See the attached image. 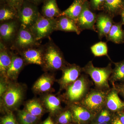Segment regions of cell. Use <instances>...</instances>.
I'll use <instances>...</instances> for the list:
<instances>
[{
  "label": "cell",
  "instance_id": "cell-16",
  "mask_svg": "<svg viewBox=\"0 0 124 124\" xmlns=\"http://www.w3.org/2000/svg\"><path fill=\"white\" fill-rule=\"evenodd\" d=\"M56 20L55 31L73 32L78 35L81 32L76 21L70 18L65 16H60L56 18Z\"/></svg>",
  "mask_w": 124,
  "mask_h": 124
},
{
  "label": "cell",
  "instance_id": "cell-11",
  "mask_svg": "<svg viewBox=\"0 0 124 124\" xmlns=\"http://www.w3.org/2000/svg\"><path fill=\"white\" fill-rule=\"evenodd\" d=\"M85 79L81 77L68 86L66 92L68 99L71 102L79 100L84 96L87 88Z\"/></svg>",
  "mask_w": 124,
  "mask_h": 124
},
{
  "label": "cell",
  "instance_id": "cell-21",
  "mask_svg": "<svg viewBox=\"0 0 124 124\" xmlns=\"http://www.w3.org/2000/svg\"><path fill=\"white\" fill-rule=\"evenodd\" d=\"M18 10L6 3L0 4V23L18 20Z\"/></svg>",
  "mask_w": 124,
  "mask_h": 124
},
{
  "label": "cell",
  "instance_id": "cell-44",
  "mask_svg": "<svg viewBox=\"0 0 124 124\" xmlns=\"http://www.w3.org/2000/svg\"></svg>",
  "mask_w": 124,
  "mask_h": 124
},
{
  "label": "cell",
  "instance_id": "cell-14",
  "mask_svg": "<svg viewBox=\"0 0 124 124\" xmlns=\"http://www.w3.org/2000/svg\"><path fill=\"white\" fill-rule=\"evenodd\" d=\"M113 18L106 13H101L97 15L96 27L100 39L106 36L108 34L114 23Z\"/></svg>",
  "mask_w": 124,
  "mask_h": 124
},
{
  "label": "cell",
  "instance_id": "cell-6",
  "mask_svg": "<svg viewBox=\"0 0 124 124\" xmlns=\"http://www.w3.org/2000/svg\"><path fill=\"white\" fill-rule=\"evenodd\" d=\"M56 18L45 17L40 13L38 19L30 28L36 39L39 41L48 37L55 31Z\"/></svg>",
  "mask_w": 124,
  "mask_h": 124
},
{
  "label": "cell",
  "instance_id": "cell-9",
  "mask_svg": "<svg viewBox=\"0 0 124 124\" xmlns=\"http://www.w3.org/2000/svg\"><path fill=\"white\" fill-rule=\"evenodd\" d=\"M82 69L75 64H67L62 69V75L59 80L61 88H65L78 79Z\"/></svg>",
  "mask_w": 124,
  "mask_h": 124
},
{
  "label": "cell",
  "instance_id": "cell-41",
  "mask_svg": "<svg viewBox=\"0 0 124 124\" xmlns=\"http://www.w3.org/2000/svg\"><path fill=\"white\" fill-rule=\"evenodd\" d=\"M120 121L123 124H124V113L122 114L120 116L119 118Z\"/></svg>",
  "mask_w": 124,
  "mask_h": 124
},
{
  "label": "cell",
  "instance_id": "cell-28",
  "mask_svg": "<svg viewBox=\"0 0 124 124\" xmlns=\"http://www.w3.org/2000/svg\"><path fill=\"white\" fill-rule=\"evenodd\" d=\"M115 68L112 70L111 78L115 81H124V60L114 63Z\"/></svg>",
  "mask_w": 124,
  "mask_h": 124
},
{
  "label": "cell",
  "instance_id": "cell-10",
  "mask_svg": "<svg viewBox=\"0 0 124 124\" xmlns=\"http://www.w3.org/2000/svg\"><path fill=\"white\" fill-rule=\"evenodd\" d=\"M106 101V94L101 91H93L90 93L83 100V104L87 109L95 112L99 110Z\"/></svg>",
  "mask_w": 124,
  "mask_h": 124
},
{
  "label": "cell",
  "instance_id": "cell-30",
  "mask_svg": "<svg viewBox=\"0 0 124 124\" xmlns=\"http://www.w3.org/2000/svg\"><path fill=\"white\" fill-rule=\"evenodd\" d=\"M0 124H19V123L13 113L9 112L7 114L1 117Z\"/></svg>",
  "mask_w": 124,
  "mask_h": 124
},
{
  "label": "cell",
  "instance_id": "cell-29",
  "mask_svg": "<svg viewBox=\"0 0 124 124\" xmlns=\"http://www.w3.org/2000/svg\"><path fill=\"white\" fill-rule=\"evenodd\" d=\"M92 53L95 57L106 55L108 57L107 45L106 42L100 41L93 45L91 47Z\"/></svg>",
  "mask_w": 124,
  "mask_h": 124
},
{
  "label": "cell",
  "instance_id": "cell-7",
  "mask_svg": "<svg viewBox=\"0 0 124 124\" xmlns=\"http://www.w3.org/2000/svg\"><path fill=\"white\" fill-rule=\"evenodd\" d=\"M20 26L18 20L0 23V42L10 48L17 34Z\"/></svg>",
  "mask_w": 124,
  "mask_h": 124
},
{
  "label": "cell",
  "instance_id": "cell-13",
  "mask_svg": "<svg viewBox=\"0 0 124 124\" xmlns=\"http://www.w3.org/2000/svg\"><path fill=\"white\" fill-rule=\"evenodd\" d=\"M13 51V59L10 66L7 70L5 79L15 80L18 78L21 70L26 64L25 61L19 53Z\"/></svg>",
  "mask_w": 124,
  "mask_h": 124
},
{
  "label": "cell",
  "instance_id": "cell-34",
  "mask_svg": "<svg viewBox=\"0 0 124 124\" xmlns=\"http://www.w3.org/2000/svg\"><path fill=\"white\" fill-rule=\"evenodd\" d=\"M6 3L18 10L25 0H5Z\"/></svg>",
  "mask_w": 124,
  "mask_h": 124
},
{
  "label": "cell",
  "instance_id": "cell-27",
  "mask_svg": "<svg viewBox=\"0 0 124 124\" xmlns=\"http://www.w3.org/2000/svg\"><path fill=\"white\" fill-rule=\"evenodd\" d=\"M72 113L76 119L78 121H87L91 117L90 112L86 108L78 106H74L72 108Z\"/></svg>",
  "mask_w": 124,
  "mask_h": 124
},
{
  "label": "cell",
  "instance_id": "cell-35",
  "mask_svg": "<svg viewBox=\"0 0 124 124\" xmlns=\"http://www.w3.org/2000/svg\"><path fill=\"white\" fill-rule=\"evenodd\" d=\"M6 82H5V81H3L2 79H1L0 80V97H1L2 95H3L4 93L5 92L6 90H7V88H8V85L6 84Z\"/></svg>",
  "mask_w": 124,
  "mask_h": 124
},
{
  "label": "cell",
  "instance_id": "cell-20",
  "mask_svg": "<svg viewBox=\"0 0 124 124\" xmlns=\"http://www.w3.org/2000/svg\"><path fill=\"white\" fill-rule=\"evenodd\" d=\"M86 0H74L72 4L67 9L62 12L60 16H65L76 22L82 11L84 4Z\"/></svg>",
  "mask_w": 124,
  "mask_h": 124
},
{
  "label": "cell",
  "instance_id": "cell-39",
  "mask_svg": "<svg viewBox=\"0 0 124 124\" xmlns=\"http://www.w3.org/2000/svg\"><path fill=\"white\" fill-rule=\"evenodd\" d=\"M119 90L124 97V85H121L119 87Z\"/></svg>",
  "mask_w": 124,
  "mask_h": 124
},
{
  "label": "cell",
  "instance_id": "cell-31",
  "mask_svg": "<svg viewBox=\"0 0 124 124\" xmlns=\"http://www.w3.org/2000/svg\"><path fill=\"white\" fill-rule=\"evenodd\" d=\"M72 113L69 110L63 112L58 117V122L60 124H67L71 120Z\"/></svg>",
  "mask_w": 124,
  "mask_h": 124
},
{
  "label": "cell",
  "instance_id": "cell-15",
  "mask_svg": "<svg viewBox=\"0 0 124 124\" xmlns=\"http://www.w3.org/2000/svg\"><path fill=\"white\" fill-rule=\"evenodd\" d=\"M13 51L8 46L0 42V73L5 79L7 70L13 59Z\"/></svg>",
  "mask_w": 124,
  "mask_h": 124
},
{
  "label": "cell",
  "instance_id": "cell-18",
  "mask_svg": "<svg viewBox=\"0 0 124 124\" xmlns=\"http://www.w3.org/2000/svg\"><path fill=\"white\" fill-rule=\"evenodd\" d=\"M62 12L58 7L57 0H45L43 2L41 14L45 17L56 18Z\"/></svg>",
  "mask_w": 124,
  "mask_h": 124
},
{
  "label": "cell",
  "instance_id": "cell-43",
  "mask_svg": "<svg viewBox=\"0 0 124 124\" xmlns=\"http://www.w3.org/2000/svg\"><path fill=\"white\" fill-rule=\"evenodd\" d=\"M97 124H107V122H103V123H99Z\"/></svg>",
  "mask_w": 124,
  "mask_h": 124
},
{
  "label": "cell",
  "instance_id": "cell-36",
  "mask_svg": "<svg viewBox=\"0 0 124 124\" xmlns=\"http://www.w3.org/2000/svg\"><path fill=\"white\" fill-rule=\"evenodd\" d=\"M27 0L38 6L39 5L43 3L45 0Z\"/></svg>",
  "mask_w": 124,
  "mask_h": 124
},
{
  "label": "cell",
  "instance_id": "cell-23",
  "mask_svg": "<svg viewBox=\"0 0 124 124\" xmlns=\"http://www.w3.org/2000/svg\"><path fill=\"white\" fill-rule=\"evenodd\" d=\"M43 104L46 110L52 115L58 113L61 109L60 99L53 94L45 96L43 99Z\"/></svg>",
  "mask_w": 124,
  "mask_h": 124
},
{
  "label": "cell",
  "instance_id": "cell-25",
  "mask_svg": "<svg viewBox=\"0 0 124 124\" xmlns=\"http://www.w3.org/2000/svg\"><path fill=\"white\" fill-rule=\"evenodd\" d=\"M25 109L27 111L35 116L40 117L44 113V108L38 100H29L25 104Z\"/></svg>",
  "mask_w": 124,
  "mask_h": 124
},
{
  "label": "cell",
  "instance_id": "cell-37",
  "mask_svg": "<svg viewBox=\"0 0 124 124\" xmlns=\"http://www.w3.org/2000/svg\"><path fill=\"white\" fill-rule=\"evenodd\" d=\"M41 124H55L50 116H49Z\"/></svg>",
  "mask_w": 124,
  "mask_h": 124
},
{
  "label": "cell",
  "instance_id": "cell-8",
  "mask_svg": "<svg viewBox=\"0 0 124 124\" xmlns=\"http://www.w3.org/2000/svg\"><path fill=\"white\" fill-rule=\"evenodd\" d=\"M90 4L86 0L84 4L82 11L76 21L81 31L91 30L96 31L94 24L97 15L91 10Z\"/></svg>",
  "mask_w": 124,
  "mask_h": 124
},
{
  "label": "cell",
  "instance_id": "cell-1",
  "mask_svg": "<svg viewBox=\"0 0 124 124\" xmlns=\"http://www.w3.org/2000/svg\"><path fill=\"white\" fill-rule=\"evenodd\" d=\"M42 63L43 69L46 71L62 70L67 64L59 48L50 39L42 45Z\"/></svg>",
  "mask_w": 124,
  "mask_h": 124
},
{
  "label": "cell",
  "instance_id": "cell-40",
  "mask_svg": "<svg viewBox=\"0 0 124 124\" xmlns=\"http://www.w3.org/2000/svg\"><path fill=\"white\" fill-rule=\"evenodd\" d=\"M113 124H123L120 121L119 118H116L114 120L113 122Z\"/></svg>",
  "mask_w": 124,
  "mask_h": 124
},
{
  "label": "cell",
  "instance_id": "cell-24",
  "mask_svg": "<svg viewBox=\"0 0 124 124\" xmlns=\"http://www.w3.org/2000/svg\"><path fill=\"white\" fill-rule=\"evenodd\" d=\"M108 108L112 111H116L124 108V102L120 99L116 91H111L106 98Z\"/></svg>",
  "mask_w": 124,
  "mask_h": 124
},
{
  "label": "cell",
  "instance_id": "cell-19",
  "mask_svg": "<svg viewBox=\"0 0 124 124\" xmlns=\"http://www.w3.org/2000/svg\"><path fill=\"white\" fill-rule=\"evenodd\" d=\"M122 23H113L110 31L107 35V40L116 44L124 42V30L122 29Z\"/></svg>",
  "mask_w": 124,
  "mask_h": 124
},
{
  "label": "cell",
  "instance_id": "cell-12",
  "mask_svg": "<svg viewBox=\"0 0 124 124\" xmlns=\"http://www.w3.org/2000/svg\"><path fill=\"white\" fill-rule=\"evenodd\" d=\"M42 45L25 49L17 52L25 61L26 64H35L42 66Z\"/></svg>",
  "mask_w": 124,
  "mask_h": 124
},
{
  "label": "cell",
  "instance_id": "cell-2",
  "mask_svg": "<svg viewBox=\"0 0 124 124\" xmlns=\"http://www.w3.org/2000/svg\"><path fill=\"white\" fill-rule=\"evenodd\" d=\"M23 88L17 84H9L7 90L2 95V106L6 110L10 111L17 108L23 100Z\"/></svg>",
  "mask_w": 124,
  "mask_h": 124
},
{
  "label": "cell",
  "instance_id": "cell-3",
  "mask_svg": "<svg viewBox=\"0 0 124 124\" xmlns=\"http://www.w3.org/2000/svg\"><path fill=\"white\" fill-rule=\"evenodd\" d=\"M82 70L91 77L96 86L99 88H103L109 87L108 79L112 71L110 64L106 67H96L90 61Z\"/></svg>",
  "mask_w": 124,
  "mask_h": 124
},
{
  "label": "cell",
  "instance_id": "cell-4",
  "mask_svg": "<svg viewBox=\"0 0 124 124\" xmlns=\"http://www.w3.org/2000/svg\"><path fill=\"white\" fill-rule=\"evenodd\" d=\"M31 30L20 26L17 34L10 46L11 50L19 52L23 50L40 45Z\"/></svg>",
  "mask_w": 124,
  "mask_h": 124
},
{
  "label": "cell",
  "instance_id": "cell-42",
  "mask_svg": "<svg viewBox=\"0 0 124 124\" xmlns=\"http://www.w3.org/2000/svg\"><path fill=\"white\" fill-rule=\"evenodd\" d=\"M6 3L5 0H0V4Z\"/></svg>",
  "mask_w": 124,
  "mask_h": 124
},
{
  "label": "cell",
  "instance_id": "cell-38",
  "mask_svg": "<svg viewBox=\"0 0 124 124\" xmlns=\"http://www.w3.org/2000/svg\"><path fill=\"white\" fill-rule=\"evenodd\" d=\"M120 15L121 16V22L122 24L124 25V7L121 10L120 13Z\"/></svg>",
  "mask_w": 124,
  "mask_h": 124
},
{
  "label": "cell",
  "instance_id": "cell-22",
  "mask_svg": "<svg viewBox=\"0 0 124 124\" xmlns=\"http://www.w3.org/2000/svg\"><path fill=\"white\" fill-rule=\"evenodd\" d=\"M124 0H105L103 9L112 17L120 15L124 7Z\"/></svg>",
  "mask_w": 124,
  "mask_h": 124
},
{
  "label": "cell",
  "instance_id": "cell-5",
  "mask_svg": "<svg viewBox=\"0 0 124 124\" xmlns=\"http://www.w3.org/2000/svg\"><path fill=\"white\" fill-rule=\"evenodd\" d=\"M20 26L30 29L38 19L40 13L38 6L25 0L18 11Z\"/></svg>",
  "mask_w": 124,
  "mask_h": 124
},
{
  "label": "cell",
  "instance_id": "cell-17",
  "mask_svg": "<svg viewBox=\"0 0 124 124\" xmlns=\"http://www.w3.org/2000/svg\"><path fill=\"white\" fill-rule=\"evenodd\" d=\"M54 80V78L53 76L48 73H45L36 81L32 89L33 91L37 93L48 92L52 88Z\"/></svg>",
  "mask_w": 124,
  "mask_h": 124
},
{
  "label": "cell",
  "instance_id": "cell-33",
  "mask_svg": "<svg viewBox=\"0 0 124 124\" xmlns=\"http://www.w3.org/2000/svg\"><path fill=\"white\" fill-rule=\"evenodd\" d=\"M110 119V115L108 111L106 110L102 111L98 118L99 123H103L108 122Z\"/></svg>",
  "mask_w": 124,
  "mask_h": 124
},
{
  "label": "cell",
  "instance_id": "cell-32",
  "mask_svg": "<svg viewBox=\"0 0 124 124\" xmlns=\"http://www.w3.org/2000/svg\"><path fill=\"white\" fill-rule=\"evenodd\" d=\"M105 0H91L90 6L94 10H99L103 9Z\"/></svg>",
  "mask_w": 124,
  "mask_h": 124
},
{
  "label": "cell",
  "instance_id": "cell-26",
  "mask_svg": "<svg viewBox=\"0 0 124 124\" xmlns=\"http://www.w3.org/2000/svg\"><path fill=\"white\" fill-rule=\"evenodd\" d=\"M19 124H38L39 117L35 116L24 109L17 112Z\"/></svg>",
  "mask_w": 124,
  "mask_h": 124
}]
</instances>
